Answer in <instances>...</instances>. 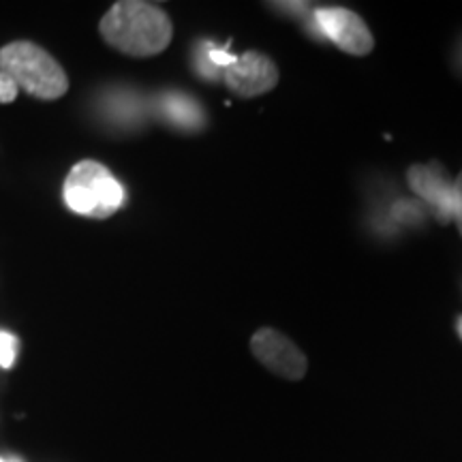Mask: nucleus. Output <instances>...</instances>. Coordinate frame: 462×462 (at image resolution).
<instances>
[{
	"instance_id": "14",
	"label": "nucleus",
	"mask_w": 462,
	"mask_h": 462,
	"mask_svg": "<svg viewBox=\"0 0 462 462\" xmlns=\"http://www.w3.org/2000/svg\"><path fill=\"white\" fill-rule=\"evenodd\" d=\"M456 332H458V337L462 338V315L458 317V321H456Z\"/></svg>"
},
{
	"instance_id": "10",
	"label": "nucleus",
	"mask_w": 462,
	"mask_h": 462,
	"mask_svg": "<svg viewBox=\"0 0 462 462\" xmlns=\"http://www.w3.org/2000/svg\"><path fill=\"white\" fill-rule=\"evenodd\" d=\"M17 356V338L9 332H0V366L11 368Z\"/></svg>"
},
{
	"instance_id": "8",
	"label": "nucleus",
	"mask_w": 462,
	"mask_h": 462,
	"mask_svg": "<svg viewBox=\"0 0 462 462\" xmlns=\"http://www.w3.org/2000/svg\"><path fill=\"white\" fill-rule=\"evenodd\" d=\"M161 112L171 125L180 126L184 131H198L204 126L206 116L199 103L182 92H167L161 99Z\"/></svg>"
},
{
	"instance_id": "5",
	"label": "nucleus",
	"mask_w": 462,
	"mask_h": 462,
	"mask_svg": "<svg viewBox=\"0 0 462 462\" xmlns=\"http://www.w3.org/2000/svg\"><path fill=\"white\" fill-rule=\"evenodd\" d=\"M251 351L268 371L289 381H300L309 368L306 356L298 349L296 343L274 328H262L253 334Z\"/></svg>"
},
{
	"instance_id": "13",
	"label": "nucleus",
	"mask_w": 462,
	"mask_h": 462,
	"mask_svg": "<svg viewBox=\"0 0 462 462\" xmlns=\"http://www.w3.org/2000/svg\"><path fill=\"white\" fill-rule=\"evenodd\" d=\"M456 65H458V69L462 71V42L458 45V51H456Z\"/></svg>"
},
{
	"instance_id": "6",
	"label": "nucleus",
	"mask_w": 462,
	"mask_h": 462,
	"mask_svg": "<svg viewBox=\"0 0 462 462\" xmlns=\"http://www.w3.org/2000/svg\"><path fill=\"white\" fill-rule=\"evenodd\" d=\"M225 84L234 95L242 99L263 95L279 84V69L265 54L246 51L245 56L236 58L223 73Z\"/></svg>"
},
{
	"instance_id": "1",
	"label": "nucleus",
	"mask_w": 462,
	"mask_h": 462,
	"mask_svg": "<svg viewBox=\"0 0 462 462\" xmlns=\"http://www.w3.org/2000/svg\"><path fill=\"white\" fill-rule=\"evenodd\" d=\"M99 31L114 50L135 58L161 54L173 37L170 15L157 5L142 3V0L116 3L103 15Z\"/></svg>"
},
{
	"instance_id": "2",
	"label": "nucleus",
	"mask_w": 462,
	"mask_h": 462,
	"mask_svg": "<svg viewBox=\"0 0 462 462\" xmlns=\"http://www.w3.org/2000/svg\"><path fill=\"white\" fill-rule=\"evenodd\" d=\"M0 71L7 73L31 97L56 101L69 90L65 69L43 48L31 42H14L0 50Z\"/></svg>"
},
{
	"instance_id": "9",
	"label": "nucleus",
	"mask_w": 462,
	"mask_h": 462,
	"mask_svg": "<svg viewBox=\"0 0 462 462\" xmlns=\"http://www.w3.org/2000/svg\"><path fill=\"white\" fill-rule=\"evenodd\" d=\"M236 60V56L229 54L227 48H218L215 43L201 45L198 51V69L206 79L223 78L225 69Z\"/></svg>"
},
{
	"instance_id": "3",
	"label": "nucleus",
	"mask_w": 462,
	"mask_h": 462,
	"mask_svg": "<svg viewBox=\"0 0 462 462\" xmlns=\"http://www.w3.org/2000/svg\"><path fill=\"white\" fill-rule=\"evenodd\" d=\"M65 204L79 217L107 218L125 204V189L97 161H79L65 180Z\"/></svg>"
},
{
	"instance_id": "12",
	"label": "nucleus",
	"mask_w": 462,
	"mask_h": 462,
	"mask_svg": "<svg viewBox=\"0 0 462 462\" xmlns=\"http://www.w3.org/2000/svg\"><path fill=\"white\" fill-rule=\"evenodd\" d=\"M454 218L458 223L460 236H462V173L454 182Z\"/></svg>"
},
{
	"instance_id": "4",
	"label": "nucleus",
	"mask_w": 462,
	"mask_h": 462,
	"mask_svg": "<svg viewBox=\"0 0 462 462\" xmlns=\"http://www.w3.org/2000/svg\"><path fill=\"white\" fill-rule=\"evenodd\" d=\"M315 31L351 56H366L374 48L373 32L356 11L321 7L315 11Z\"/></svg>"
},
{
	"instance_id": "7",
	"label": "nucleus",
	"mask_w": 462,
	"mask_h": 462,
	"mask_svg": "<svg viewBox=\"0 0 462 462\" xmlns=\"http://www.w3.org/2000/svg\"><path fill=\"white\" fill-rule=\"evenodd\" d=\"M409 184L435 212L439 223H449L454 218V182L439 163L413 165L407 173Z\"/></svg>"
},
{
	"instance_id": "15",
	"label": "nucleus",
	"mask_w": 462,
	"mask_h": 462,
	"mask_svg": "<svg viewBox=\"0 0 462 462\" xmlns=\"http://www.w3.org/2000/svg\"><path fill=\"white\" fill-rule=\"evenodd\" d=\"M0 462H9V460H5V458H0Z\"/></svg>"
},
{
	"instance_id": "11",
	"label": "nucleus",
	"mask_w": 462,
	"mask_h": 462,
	"mask_svg": "<svg viewBox=\"0 0 462 462\" xmlns=\"http://www.w3.org/2000/svg\"><path fill=\"white\" fill-rule=\"evenodd\" d=\"M17 84L9 78L7 73L0 71V103H11L17 99Z\"/></svg>"
}]
</instances>
